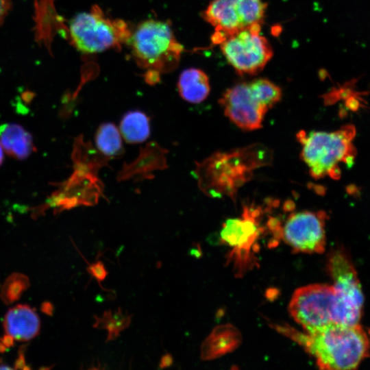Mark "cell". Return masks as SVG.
<instances>
[{"label":"cell","mask_w":370,"mask_h":370,"mask_svg":"<svg viewBox=\"0 0 370 370\" xmlns=\"http://www.w3.org/2000/svg\"><path fill=\"white\" fill-rule=\"evenodd\" d=\"M296 337L322 369H355L369 355V339L359 324L330 323Z\"/></svg>","instance_id":"1"},{"label":"cell","mask_w":370,"mask_h":370,"mask_svg":"<svg viewBox=\"0 0 370 370\" xmlns=\"http://www.w3.org/2000/svg\"><path fill=\"white\" fill-rule=\"evenodd\" d=\"M289 311L306 332L330 323L359 324L362 308L344 299L333 285L314 284L297 288Z\"/></svg>","instance_id":"2"},{"label":"cell","mask_w":370,"mask_h":370,"mask_svg":"<svg viewBox=\"0 0 370 370\" xmlns=\"http://www.w3.org/2000/svg\"><path fill=\"white\" fill-rule=\"evenodd\" d=\"M356 135L353 125H346L331 132L300 131L297 138L301 145V157L311 176L320 179L327 175L341 177L339 162L349 167L354 162L356 149L352 141Z\"/></svg>","instance_id":"3"},{"label":"cell","mask_w":370,"mask_h":370,"mask_svg":"<svg viewBox=\"0 0 370 370\" xmlns=\"http://www.w3.org/2000/svg\"><path fill=\"white\" fill-rule=\"evenodd\" d=\"M129 41L137 64L147 73L160 75L173 71L183 51L171 26L155 19L140 23L132 32Z\"/></svg>","instance_id":"4"},{"label":"cell","mask_w":370,"mask_h":370,"mask_svg":"<svg viewBox=\"0 0 370 370\" xmlns=\"http://www.w3.org/2000/svg\"><path fill=\"white\" fill-rule=\"evenodd\" d=\"M71 43L84 53L102 52L119 48L129 41L132 32L122 19L107 16L97 5L87 12L80 13L69 23Z\"/></svg>","instance_id":"5"},{"label":"cell","mask_w":370,"mask_h":370,"mask_svg":"<svg viewBox=\"0 0 370 370\" xmlns=\"http://www.w3.org/2000/svg\"><path fill=\"white\" fill-rule=\"evenodd\" d=\"M256 25L235 33L212 36L220 44L227 62L240 75H254L261 71L273 56L272 48Z\"/></svg>","instance_id":"6"},{"label":"cell","mask_w":370,"mask_h":370,"mask_svg":"<svg viewBox=\"0 0 370 370\" xmlns=\"http://www.w3.org/2000/svg\"><path fill=\"white\" fill-rule=\"evenodd\" d=\"M266 9L264 0H212L203 18L214 27L213 36H221L261 26Z\"/></svg>","instance_id":"7"},{"label":"cell","mask_w":370,"mask_h":370,"mask_svg":"<svg viewBox=\"0 0 370 370\" xmlns=\"http://www.w3.org/2000/svg\"><path fill=\"white\" fill-rule=\"evenodd\" d=\"M324 211H299L291 213L280 230L282 238L293 250L321 254L326 245Z\"/></svg>","instance_id":"8"},{"label":"cell","mask_w":370,"mask_h":370,"mask_svg":"<svg viewBox=\"0 0 370 370\" xmlns=\"http://www.w3.org/2000/svg\"><path fill=\"white\" fill-rule=\"evenodd\" d=\"M219 103L230 121L245 131L262 127L269 110L256 97L249 82L240 83L226 90Z\"/></svg>","instance_id":"9"},{"label":"cell","mask_w":370,"mask_h":370,"mask_svg":"<svg viewBox=\"0 0 370 370\" xmlns=\"http://www.w3.org/2000/svg\"><path fill=\"white\" fill-rule=\"evenodd\" d=\"M334 287L348 302L363 307L364 296L356 271L347 255L341 250L334 251L328 262Z\"/></svg>","instance_id":"10"},{"label":"cell","mask_w":370,"mask_h":370,"mask_svg":"<svg viewBox=\"0 0 370 370\" xmlns=\"http://www.w3.org/2000/svg\"><path fill=\"white\" fill-rule=\"evenodd\" d=\"M3 328L13 339L27 341L38 334L40 322L34 309L27 305H17L6 312Z\"/></svg>","instance_id":"11"},{"label":"cell","mask_w":370,"mask_h":370,"mask_svg":"<svg viewBox=\"0 0 370 370\" xmlns=\"http://www.w3.org/2000/svg\"><path fill=\"white\" fill-rule=\"evenodd\" d=\"M0 143L10 156L19 160L27 158L35 151L32 135L16 123L0 125Z\"/></svg>","instance_id":"12"},{"label":"cell","mask_w":370,"mask_h":370,"mask_svg":"<svg viewBox=\"0 0 370 370\" xmlns=\"http://www.w3.org/2000/svg\"><path fill=\"white\" fill-rule=\"evenodd\" d=\"M177 88L184 100L192 103H199L204 101L209 95L210 86L208 77L201 69H186L179 77Z\"/></svg>","instance_id":"13"},{"label":"cell","mask_w":370,"mask_h":370,"mask_svg":"<svg viewBox=\"0 0 370 370\" xmlns=\"http://www.w3.org/2000/svg\"><path fill=\"white\" fill-rule=\"evenodd\" d=\"M120 131L127 143H143L150 135L149 118L138 110L127 112L121 119Z\"/></svg>","instance_id":"14"},{"label":"cell","mask_w":370,"mask_h":370,"mask_svg":"<svg viewBox=\"0 0 370 370\" xmlns=\"http://www.w3.org/2000/svg\"><path fill=\"white\" fill-rule=\"evenodd\" d=\"M95 139L97 149L104 156L116 157L123 152L121 134L112 123L101 124Z\"/></svg>","instance_id":"15"},{"label":"cell","mask_w":370,"mask_h":370,"mask_svg":"<svg viewBox=\"0 0 370 370\" xmlns=\"http://www.w3.org/2000/svg\"><path fill=\"white\" fill-rule=\"evenodd\" d=\"M95 323L93 327L104 329L108 332L106 342L112 341L119 337L121 332L128 328L132 321V316L123 313L121 308L114 313L109 310L105 311L101 317L94 316Z\"/></svg>","instance_id":"16"},{"label":"cell","mask_w":370,"mask_h":370,"mask_svg":"<svg viewBox=\"0 0 370 370\" xmlns=\"http://www.w3.org/2000/svg\"><path fill=\"white\" fill-rule=\"evenodd\" d=\"M249 86L258 100L268 109L276 104L282 97L279 86L264 78L255 79L249 82Z\"/></svg>","instance_id":"17"},{"label":"cell","mask_w":370,"mask_h":370,"mask_svg":"<svg viewBox=\"0 0 370 370\" xmlns=\"http://www.w3.org/2000/svg\"><path fill=\"white\" fill-rule=\"evenodd\" d=\"M27 276L21 273H13L5 282L1 292V297L6 304L18 299L23 292L29 286Z\"/></svg>","instance_id":"18"},{"label":"cell","mask_w":370,"mask_h":370,"mask_svg":"<svg viewBox=\"0 0 370 370\" xmlns=\"http://www.w3.org/2000/svg\"><path fill=\"white\" fill-rule=\"evenodd\" d=\"M84 260L88 264L86 269L87 271L97 281L101 288H103L101 283L106 278L108 274L104 264L101 260H97L93 263H89L85 258Z\"/></svg>","instance_id":"19"},{"label":"cell","mask_w":370,"mask_h":370,"mask_svg":"<svg viewBox=\"0 0 370 370\" xmlns=\"http://www.w3.org/2000/svg\"><path fill=\"white\" fill-rule=\"evenodd\" d=\"M12 7L11 0H0V26L3 24Z\"/></svg>","instance_id":"20"},{"label":"cell","mask_w":370,"mask_h":370,"mask_svg":"<svg viewBox=\"0 0 370 370\" xmlns=\"http://www.w3.org/2000/svg\"><path fill=\"white\" fill-rule=\"evenodd\" d=\"M345 106L350 110L356 112L360 108V101L356 96L351 95L345 99Z\"/></svg>","instance_id":"21"},{"label":"cell","mask_w":370,"mask_h":370,"mask_svg":"<svg viewBox=\"0 0 370 370\" xmlns=\"http://www.w3.org/2000/svg\"><path fill=\"white\" fill-rule=\"evenodd\" d=\"M173 364V358L171 354H164L160 360L159 362V368L160 369H164L166 367H169L172 366Z\"/></svg>","instance_id":"22"},{"label":"cell","mask_w":370,"mask_h":370,"mask_svg":"<svg viewBox=\"0 0 370 370\" xmlns=\"http://www.w3.org/2000/svg\"><path fill=\"white\" fill-rule=\"evenodd\" d=\"M15 367L17 369L27 368V367L25 366L23 354H21L18 358L16 360Z\"/></svg>","instance_id":"23"},{"label":"cell","mask_w":370,"mask_h":370,"mask_svg":"<svg viewBox=\"0 0 370 370\" xmlns=\"http://www.w3.org/2000/svg\"><path fill=\"white\" fill-rule=\"evenodd\" d=\"M44 312L47 313V314H51L52 313V311H53V307H52V305L50 304L49 303H45L44 304Z\"/></svg>","instance_id":"24"},{"label":"cell","mask_w":370,"mask_h":370,"mask_svg":"<svg viewBox=\"0 0 370 370\" xmlns=\"http://www.w3.org/2000/svg\"><path fill=\"white\" fill-rule=\"evenodd\" d=\"M3 148L0 143V166L2 164L3 162Z\"/></svg>","instance_id":"25"},{"label":"cell","mask_w":370,"mask_h":370,"mask_svg":"<svg viewBox=\"0 0 370 370\" xmlns=\"http://www.w3.org/2000/svg\"><path fill=\"white\" fill-rule=\"evenodd\" d=\"M369 334H370V332H369Z\"/></svg>","instance_id":"26"}]
</instances>
